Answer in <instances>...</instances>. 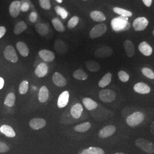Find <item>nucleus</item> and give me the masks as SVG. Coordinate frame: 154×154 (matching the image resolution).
Returning a JSON list of instances; mask_svg holds the SVG:
<instances>
[{
    "mask_svg": "<svg viewBox=\"0 0 154 154\" xmlns=\"http://www.w3.org/2000/svg\"><path fill=\"white\" fill-rule=\"evenodd\" d=\"M4 85V80L2 78L0 77V90L3 88Z\"/></svg>",
    "mask_w": 154,
    "mask_h": 154,
    "instance_id": "nucleus-47",
    "label": "nucleus"
},
{
    "mask_svg": "<svg viewBox=\"0 0 154 154\" xmlns=\"http://www.w3.org/2000/svg\"><path fill=\"white\" fill-rule=\"evenodd\" d=\"M41 7L45 10H50L51 9V4L50 0H39Z\"/></svg>",
    "mask_w": 154,
    "mask_h": 154,
    "instance_id": "nucleus-42",
    "label": "nucleus"
},
{
    "mask_svg": "<svg viewBox=\"0 0 154 154\" xmlns=\"http://www.w3.org/2000/svg\"><path fill=\"white\" fill-rule=\"evenodd\" d=\"M107 30V26L103 23H100L95 25L91 30L89 33L90 38L92 39L97 38L103 35Z\"/></svg>",
    "mask_w": 154,
    "mask_h": 154,
    "instance_id": "nucleus-4",
    "label": "nucleus"
},
{
    "mask_svg": "<svg viewBox=\"0 0 154 154\" xmlns=\"http://www.w3.org/2000/svg\"><path fill=\"white\" fill-rule=\"evenodd\" d=\"M38 18V14L35 11H32L29 15V20L31 22H35Z\"/></svg>",
    "mask_w": 154,
    "mask_h": 154,
    "instance_id": "nucleus-43",
    "label": "nucleus"
},
{
    "mask_svg": "<svg viewBox=\"0 0 154 154\" xmlns=\"http://www.w3.org/2000/svg\"><path fill=\"white\" fill-rule=\"evenodd\" d=\"M82 102L86 109L89 111L95 110L98 107V103L89 98H85L83 99Z\"/></svg>",
    "mask_w": 154,
    "mask_h": 154,
    "instance_id": "nucleus-24",
    "label": "nucleus"
},
{
    "mask_svg": "<svg viewBox=\"0 0 154 154\" xmlns=\"http://www.w3.org/2000/svg\"><path fill=\"white\" fill-rule=\"evenodd\" d=\"M86 65L88 70L91 72H98L100 68V65L96 61H87L86 62Z\"/></svg>",
    "mask_w": 154,
    "mask_h": 154,
    "instance_id": "nucleus-33",
    "label": "nucleus"
},
{
    "mask_svg": "<svg viewBox=\"0 0 154 154\" xmlns=\"http://www.w3.org/2000/svg\"><path fill=\"white\" fill-rule=\"evenodd\" d=\"M70 114L74 119L79 118L82 114L83 107L80 103L74 105L70 109Z\"/></svg>",
    "mask_w": 154,
    "mask_h": 154,
    "instance_id": "nucleus-19",
    "label": "nucleus"
},
{
    "mask_svg": "<svg viewBox=\"0 0 154 154\" xmlns=\"http://www.w3.org/2000/svg\"><path fill=\"white\" fill-rule=\"evenodd\" d=\"M144 116L142 112L137 111L128 116L126 119L127 124L130 127L138 126L143 121Z\"/></svg>",
    "mask_w": 154,
    "mask_h": 154,
    "instance_id": "nucleus-3",
    "label": "nucleus"
},
{
    "mask_svg": "<svg viewBox=\"0 0 154 154\" xmlns=\"http://www.w3.org/2000/svg\"><path fill=\"white\" fill-rule=\"evenodd\" d=\"M57 2H58L59 4H61L63 2V0H55Z\"/></svg>",
    "mask_w": 154,
    "mask_h": 154,
    "instance_id": "nucleus-48",
    "label": "nucleus"
},
{
    "mask_svg": "<svg viewBox=\"0 0 154 154\" xmlns=\"http://www.w3.org/2000/svg\"><path fill=\"white\" fill-rule=\"evenodd\" d=\"M84 1H86V0H84Z\"/></svg>",
    "mask_w": 154,
    "mask_h": 154,
    "instance_id": "nucleus-51",
    "label": "nucleus"
},
{
    "mask_svg": "<svg viewBox=\"0 0 154 154\" xmlns=\"http://www.w3.org/2000/svg\"><path fill=\"white\" fill-rule=\"evenodd\" d=\"M9 150V147L5 143L0 142V152H6Z\"/></svg>",
    "mask_w": 154,
    "mask_h": 154,
    "instance_id": "nucleus-44",
    "label": "nucleus"
},
{
    "mask_svg": "<svg viewBox=\"0 0 154 154\" xmlns=\"http://www.w3.org/2000/svg\"><path fill=\"white\" fill-rule=\"evenodd\" d=\"M72 75L76 79L81 81L86 80L88 78V74L81 69H77L75 71H74L72 74Z\"/></svg>",
    "mask_w": 154,
    "mask_h": 154,
    "instance_id": "nucleus-30",
    "label": "nucleus"
},
{
    "mask_svg": "<svg viewBox=\"0 0 154 154\" xmlns=\"http://www.w3.org/2000/svg\"><path fill=\"white\" fill-rule=\"evenodd\" d=\"M69 100V93L67 91H65L62 92L60 95L58 102H57V106L60 109L66 107L68 104Z\"/></svg>",
    "mask_w": 154,
    "mask_h": 154,
    "instance_id": "nucleus-14",
    "label": "nucleus"
},
{
    "mask_svg": "<svg viewBox=\"0 0 154 154\" xmlns=\"http://www.w3.org/2000/svg\"><path fill=\"white\" fill-rule=\"evenodd\" d=\"M16 95L13 93L8 94L4 100V104L8 107H13L15 104Z\"/></svg>",
    "mask_w": 154,
    "mask_h": 154,
    "instance_id": "nucleus-34",
    "label": "nucleus"
},
{
    "mask_svg": "<svg viewBox=\"0 0 154 154\" xmlns=\"http://www.w3.org/2000/svg\"><path fill=\"white\" fill-rule=\"evenodd\" d=\"M112 74L111 72H107L106 74L99 81L98 86L101 88H103L108 86L111 82Z\"/></svg>",
    "mask_w": 154,
    "mask_h": 154,
    "instance_id": "nucleus-26",
    "label": "nucleus"
},
{
    "mask_svg": "<svg viewBox=\"0 0 154 154\" xmlns=\"http://www.w3.org/2000/svg\"><path fill=\"white\" fill-rule=\"evenodd\" d=\"M52 24L54 26V28L57 32H64L65 30V28L63 25V24L62 23L61 20L58 18H54L52 21Z\"/></svg>",
    "mask_w": 154,
    "mask_h": 154,
    "instance_id": "nucleus-28",
    "label": "nucleus"
},
{
    "mask_svg": "<svg viewBox=\"0 0 154 154\" xmlns=\"http://www.w3.org/2000/svg\"><path fill=\"white\" fill-rule=\"evenodd\" d=\"M123 46L127 55L130 58L132 57L135 53V48L132 42L130 40H126L124 42Z\"/></svg>",
    "mask_w": 154,
    "mask_h": 154,
    "instance_id": "nucleus-20",
    "label": "nucleus"
},
{
    "mask_svg": "<svg viewBox=\"0 0 154 154\" xmlns=\"http://www.w3.org/2000/svg\"><path fill=\"white\" fill-rule=\"evenodd\" d=\"M55 50L60 54H65L67 51V46L66 44L61 39H57L54 43Z\"/></svg>",
    "mask_w": 154,
    "mask_h": 154,
    "instance_id": "nucleus-21",
    "label": "nucleus"
},
{
    "mask_svg": "<svg viewBox=\"0 0 154 154\" xmlns=\"http://www.w3.org/2000/svg\"><path fill=\"white\" fill-rule=\"evenodd\" d=\"M37 32L42 36H45L49 33V28L46 24L44 23H39L35 26Z\"/></svg>",
    "mask_w": 154,
    "mask_h": 154,
    "instance_id": "nucleus-27",
    "label": "nucleus"
},
{
    "mask_svg": "<svg viewBox=\"0 0 154 154\" xmlns=\"http://www.w3.org/2000/svg\"><path fill=\"white\" fill-rule=\"evenodd\" d=\"M128 20V18L126 17H116L111 21V28L116 32L126 31L130 28V24Z\"/></svg>",
    "mask_w": 154,
    "mask_h": 154,
    "instance_id": "nucleus-1",
    "label": "nucleus"
},
{
    "mask_svg": "<svg viewBox=\"0 0 154 154\" xmlns=\"http://www.w3.org/2000/svg\"><path fill=\"white\" fill-rule=\"evenodd\" d=\"M148 25H149L148 20L144 17L137 18L132 23V26L134 29V30L137 32L143 31L147 27Z\"/></svg>",
    "mask_w": 154,
    "mask_h": 154,
    "instance_id": "nucleus-6",
    "label": "nucleus"
},
{
    "mask_svg": "<svg viewBox=\"0 0 154 154\" xmlns=\"http://www.w3.org/2000/svg\"><path fill=\"white\" fill-rule=\"evenodd\" d=\"M6 29L4 26H0V38H1L5 34Z\"/></svg>",
    "mask_w": 154,
    "mask_h": 154,
    "instance_id": "nucleus-45",
    "label": "nucleus"
},
{
    "mask_svg": "<svg viewBox=\"0 0 154 154\" xmlns=\"http://www.w3.org/2000/svg\"><path fill=\"white\" fill-rule=\"evenodd\" d=\"M28 28L27 24L24 21H21L17 23L14 28V33L16 35H19L24 32Z\"/></svg>",
    "mask_w": 154,
    "mask_h": 154,
    "instance_id": "nucleus-31",
    "label": "nucleus"
},
{
    "mask_svg": "<svg viewBox=\"0 0 154 154\" xmlns=\"http://www.w3.org/2000/svg\"><path fill=\"white\" fill-rule=\"evenodd\" d=\"M142 72L145 77L151 79H154V72L148 67H143Z\"/></svg>",
    "mask_w": 154,
    "mask_h": 154,
    "instance_id": "nucleus-38",
    "label": "nucleus"
},
{
    "mask_svg": "<svg viewBox=\"0 0 154 154\" xmlns=\"http://www.w3.org/2000/svg\"><path fill=\"white\" fill-rule=\"evenodd\" d=\"M112 53L113 50L111 49V48L109 46H103L97 50L95 51L94 55L97 58H105L110 57L112 55Z\"/></svg>",
    "mask_w": 154,
    "mask_h": 154,
    "instance_id": "nucleus-8",
    "label": "nucleus"
},
{
    "mask_svg": "<svg viewBox=\"0 0 154 154\" xmlns=\"http://www.w3.org/2000/svg\"><path fill=\"white\" fill-rule=\"evenodd\" d=\"M46 125V122L44 119L35 118L29 122V126L33 130H40Z\"/></svg>",
    "mask_w": 154,
    "mask_h": 154,
    "instance_id": "nucleus-11",
    "label": "nucleus"
},
{
    "mask_svg": "<svg viewBox=\"0 0 154 154\" xmlns=\"http://www.w3.org/2000/svg\"><path fill=\"white\" fill-rule=\"evenodd\" d=\"M16 47L20 54L22 55V57H26L29 55V49L27 45L25 44L23 42H22V41L18 42L17 43Z\"/></svg>",
    "mask_w": 154,
    "mask_h": 154,
    "instance_id": "nucleus-22",
    "label": "nucleus"
},
{
    "mask_svg": "<svg viewBox=\"0 0 154 154\" xmlns=\"http://www.w3.org/2000/svg\"><path fill=\"white\" fill-rule=\"evenodd\" d=\"M0 131L9 138H14L16 137V132L11 127L8 125H2L0 127Z\"/></svg>",
    "mask_w": 154,
    "mask_h": 154,
    "instance_id": "nucleus-23",
    "label": "nucleus"
},
{
    "mask_svg": "<svg viewBox=\"0 0 154 154\" xmlns=\"http://www.w3.org/2000/svg\"><path fill=\"white\" fill-rule=\"evenodd\" d=\"M90 17L96 22H103L106 20L105 14L101 11H95L90 13Z\"/></svg>",
    "mask_w": 154,
    "mask_h": 154,
    "instance_id": "nucleus-25",
    "label": "nucleus"
},
{
    "mask_svg": "<svg viewBox=\"0 0 154 154\" xmlns=\"http://www.w3.org/2000/svg\"><path fill=\"white\" fill-rule=\"evenodd\" d=\"M113 11L116 13L120 15L121 16L126 17H130L132 16V12L125 10L124 9L120 8L118 7H116L113 9Z\"/></svg>",
    "mask_w": 154,
    "mask_h": 154,
    "instance_id": "nucleus-35",
    "label": "nucleus"
},
{
    "mask_svg": "<svg viewBox=\"0 0 154 154\" xmlns=\"http://www.w3.org/2000/svg\"><path fill=\"white\" fill-rule=\"evenodd\" d=\"M52 79L54 85L58 87H64L67 83L66 78L58 72H55L53 74Z\"/></svg>",
    "mask_w": 154,
    "mask_h": 154,
    "instance_id": "nucleus-13",
    "label": "nucleus"
},
{
    "mask_svg": "<svg viewBox=\"0 0 154 154\" xmlns=\"http://www.w3.org/2000/svg\"><path fill=\"white\" fill-rule=\"evenodd\" d=\"M81 154H105V151L99 147H90L84 149Z\"/></svg>",
    "mask_w": 154,
    "mask_h": 154,
    "instance_id": "nucleus-32",
    "label": "nucleus"
},
{
    "mask_svg": "<svg viewBox=\"0 0 154 154\" xmlns=\"http://www.w3.org/2000/svg\"><path fill=\"white\" fill-rule=\"evenodd\" d=\"M55 11L57 14L61 17L63 19H66L68 16V12L63 8L60 6H56L55 7Z\"/></svg>",
    "mask_w": 154,
    "mask_h": 154,
    "instance_id": "nucleus-36",
    "label": "nucleus"
},
{
    "mask_svg": "<svg viewBox=\"0 0 154 154\" xmlns=\"http://www.w3.org/2000/svg\"><path fill=\"white\" fill-rule=\"evenodd\" d=\"M116 93L109 89H104L101 90L99 93L100 99L105 103H110L116 99Z\"/></svg>",
    "mask_w": 154,
    "mask_h": 154,
    "instance_id": "nucleus-5",
    "label": "nucleus"
},
{
    "mask_svg": "<svg viewBox=\"0 0 154 154\" xmlns=\"http://www.w3.org/2000/svg\"><path fill=\"white\" fill-rule=\"evenodd\" d=\"M21 2L20 1H14L9 6L10 15L13 18H17L21 11Z\"/></svg>",
    "mask_w": 154,
    "mask_h": 154,
    "instance_id": "nucleus-10",
    "label": "nucleus"
},
{
    "mask_svg": "<svg viewBox=\"0 0 154 154\" xmlns=\"http://www.w3.org/2000/svg\"><path fill=\"white\" fill-rule=\"evenodd\" d=\"M91 123L90 122H85L81 123L74 127V129L75 131L79 132H85L88 131L91 128Z\"/></svg>",
    "mask_w": 154,
    "mask_h": 154,
    "instance_id": "nucleus-29",
    "label": "nucleus"
},
{
    "mask_svg": "<svg viewBox=\"0 0 154 154\" xmlns=\"http://www.w3.org/2000/svg\"><path fill=\"white\" fill-rule=\"evenodd\" d=\"M29 89V82L27 81H23L20 83L19 87V93L21 95L27 93Z\"/></svg>",
    "mask_w": 154,
    "mask_h": 154,
    "instance_id": "nucleus-37",
    "label": "nucleus"
},
{
    "mask_svg": "<svg viewBox=\"0 0 154 154\" xmlns=\"http://www.w3.org/2000/svg\"><path fill=\"white\" fill-rule=\"evenodd\" d=\"M79 21V17L77 16L72 17L70 19V20L69 21L68 23H67V26L69 29H72V28H75L78 22Z\"/></svg>",
    "mask_w": 154,
    "mask_h": 154,
    "instance_id": "nucleus-39",
    "label": "nucleus"
},
{
    "mask_svg": "<svg viewBox=\"0 0 154 154\" xmlns=\"http://www.w3.org/2000/svg\"><path fill=\"white\" fill-rule=\"evenodd\" d=\"M35 74L39 78H43L48 72V66L45 63H39L35 70Z\"/></svg>",
    "mask_w": 154,
    "mask_h": 154,
    "instance_id": "nucleus-16",
    "label": "nucleus"
},
{
    "mask_svg": "<svg viewBox=\"0 0 154 154\" xmlns=\"http://www.w3.org/2000/svg\"><path fill=\"white\" fill-rule=\"evenodd\" d=\"M135 144L138 148L141 149L147 154H152L154 153V144L145 139H138L135 141Z\"/></svg>",
    "mask_w": 154,
    "mask_h": 154,
    "instance_id": "nucleus-2",
    "label": "nucleus"
},
{
    "mask_svg": "<svg viewBox=\"0 0 154 154\" xmlns=\"http://www.w3.org/2000/svg\"><path fill=\"white\" fill-rule=\"evenodd\" d=\"M144 4L147 7H150L152 5V0H142Z\"/></svg>",
    "mask_w": 154,
    "mask_h": 154,
    "instance_id": "nucleus-46",
    "label": "nucleus"
},
{
    "mask_svg": "<svg viewBox=\"0 0 154 154\" xmlns=\"http://www.w3.org/2000/svg\"><path fill=\"white\" fill-rule=\"evenodd\" d=\"M49 93L48 88L45 86H42L39 89L38 94V99L39 101L41 103L46 102L49 99Z\"/></svg>",
    "mask_w": 154,
    "mask_h": 154,
    "instance_id": "nucleus-18",
    "label": "nucleus"
},
{
    "mask_svg": "<svg viewBox=\"0 0 154 154\" xmlns=\"http://www.w3.org/2000/svg\"><path fill=\"white\" fill-rule=\"evenodd\" d=\"M118 77L123 82H127L130 78L129 75L125 71L121 70L118 72Z\"/></svg>",
    "mask_w": 154,
    "mask_h": 154,
    "instance_id": "nucleus-41",
    "label": "nucleus"
},
{
    "mask_svg": "<svg viewBox=\"0 0 154 154\" xmlns=\"http://www.w3.org/2000/svg\"><path fill=\"white\" fill-rule=\"evenodd\" d=\"M125 154L124 153H123V152H116V153H115V154Z\"/></svg>",
    "mask_w": 154,
    "mask_h": 154,
    "instance_id": "nucleus-49",
    "label": "nucleus"
},
{
    "mask_svg": "<svg viewBox=\"0 0 154 154\" xmlns=\"http://www.w3.org/2000/svg\"><path fill=\"white\" fill-rule=\"evenodd\" d=\"M152 34H153V35L154 36V30L152 31Z\"/></svg>",
    "mask_w": 154,
    "mask_h": 154,
    "instance_id": "nucleus-50",
    "label": "nucleus"
},
{
    "mask_svg": "<svg viewBox=\"0 0 154 154\" xmlns=\"http://www.w3.org/2000/svg\"><path fill=\"white\" fill-rule=\"evenodd\" d=\"M138 48L140 52L145 56H149L151 55L153 51L152 47L147 42L145 41L141 42L139 45Z\"/></svg>",
    "mask_w": 154,
    "mask_h": 154,
    "instance_id": "nucleus-17",
    "label": "nucleus"
},
{
    "mask_svg": "<svg viewBox=\"0 0 154 154\" xmlns=\"http://www.w3.org/2000/svg\"><path fill=\"white\" fill-rule=\"evenodd\" d=\"M38 55L42 60L48 62L54 61L55 58L54 53L49 50L44 49L40 50L38 52Z\"/></svg>",
    "mask_w": 154,
    "mask_h": 154,
    "instance_id": "nucleus-12",
    "label": "nucleus"
},
{
    "mask_svg": "<svg viewBox=\"0 0 154 154\" xmlns=\"http://www.w3.org/2000/svg\"><path fill=\"white\" fill-rule=\"evenodd\" d=\"M134 90L135 92L141 94L149 93L151 88L143 82L137 83L134 86Z\"/></svg>",
    "mask_w": 154,
    "mask_h": 154,
    "instance_id": "nucleus-15",
    "label": "nucleus"
},
{
    "mask_svg": "<svg viewBox=\"0 0 154 154\" xmlns=\"http://www.w3.org/2000/svg\"><path fill=\"white\" fill-rule=\"evenodd\" d=\"M116 131V127L113 125H108L102 128L98 133V136L100 138H109Z\"/></svg>",
    "mask_w": 154,
    "mask_h": 154,
    "instance_id": "nucleus-9",
    "label": "nucleus"
},
{
    "mask_svg": "<svg viewBox=\"0 0 154 154\" xmlns=\"http://www.w3.org/2000/svg\"><path fill=\"white\" fill-rule=\"evenodd\" d=\"M21 2V11L23 12L28 11L30 8V2L29 0H22Z\"/></svg>",
    "mask_w": 154,
    "mask_h": 154,
    "instance_id": "nucleus-40",
    "label": "nucleus"
},
{
    "mask_svg": "<svg viewBox=\"0 0 154 154\" xmlns=\"http://www.w3.org/2000/svg\"><path fill=\"white\" fill-rule=\"evenodd\" d=\"M4 54L6 60L12 63H16L18 60V57L16 51L14 48L11 45H9L6 47Z\"/></svg>",
    "mask_w": 154,
    "mask_h": 154,
    "instance_id": "nucleus-7",
    "label": "nucleus"
}]
</instances>
